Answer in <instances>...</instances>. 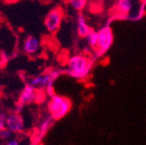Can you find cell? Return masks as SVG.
<instances>
[{
	"label": "cell",
	"mask_w": 146,
	"mask_h": 145,
	"mask_svg": "<svg viewBox=\"0 0 146 145\" xmlns=\"http://www.w3.org/2000/svg\"><path fill=\"white\" fill-rule=\"evenodd\" d=\"M91 67H92V61L84 56L76 55L69 59L67 64V72L72 77L81 79L89 75Z\"/></svg>",
	"instance_id": "obj_1"
},
{
	"label": "cell",
	"mask_w": 146,
	"mask_h": 145,
	"mask_svg": "<svg viewBox=\"0 0 146 145\" xmlns=\"http://www.w3.org/2000/svg\"><path fill=\"white\" fill-rule=\"evenodd\" d=\"M70 108L71 103L70 99L58 95L51 96L48 105L50 115L54 120H59L64 117L70 111Z\"/></svg>",
	"instance_id": "obj_2"
},
{
	"label": "cell",
	"mask_w": 146,
	"mask_h": 145,
	"mask_svg": "<svg viewBox=\"0 0 146 145\" xmlns=\"http://www.w3.org/2000/svg\"><path fill=\"white\" fill-rule=\"evenodd\" d=\"M112 42H113V34H112L111 28L108 25L103 27L98 31V42L97 45L96 57L98 58L99 56L105 53L111 48Z\"/></svg>",
	"instance_id": "obj_3"
},
{
	"label": "cell",
	"mask_w": 146,
	"mask_h": 145,
	"mask_svg": "<svg viewBox=\"0 0 146 145\" xmlns=\"http://www.w3.org/2000/svg\"><path fill=\"white\" fill-rule=\"evenodd\" d=\"M62 19H63V11L61 9L56 8L49 11L44 19V25L47 30L50 32L56 31L61 24Z\"/></svg>",
	"instance_id": "obj_4"
},
{
	"label": "cell",
	"mask_w": 146,
	"mask_h": 145,
	"mask_svg": "<svg viewBox=\"0 0 146 145\" xmlns=\"http://www.w3.org/2000/svg\"><path fill=\"white\" fill-rule=\"evenodd\" d=\"M39 99V92L36 91L34 86L31 84H26L18 99V102L24 105L32 103Z\"/></svg>",
	"instance_id": "obj_5"
},
{
	"label": "cell",
	"mask_w": 146,
	"mask_h": 145,
	"mask_svg": "<svg viewBox=\"0 0 146 145\" xmlns=\"http://www.w3.org/2000/svg\"><path fill=\"white\" fill-rule=\"evenodd\" d=\"M6 128H8L12 133H20L24 130L25 124L19 113H11L7 116Z\"/></svg>",
	"instance_id": "obj_6"
},
{
	"label": "cell",
	"mask_w": 146,
	"mask_h": 145,
	"mask_svg": "<svg viewBox=\"0 0 146 145\" xmlns=\"http://www.w3.org/2000/svg\"><path fill=\"white\" fill-rule=\"evenodd\" d=\"M54 122L53 117L50 115V117H46L45 119H44L42 121V122L40 123L39 129L38 130V133H36V136H35V142H38L46 134V132L49 130V129L50 128V126L52 125Z\"/></svg>",
	"instance_id": "obj_7"
},
{
	"label": "cell",
	"mask_w": 146,
	"mask_h": 145,
	"mask_svg": "<svg viewBox=\"0 0 146 145\" xmlns=\"http://www.w3.org/2000/svg\"><path fill=\"white\" fill-rule=\"evenodd\" d=\"M23 48L25 53L34 54L39 49V41L36 38L33 37V36H29L24 42Z\"/></svg>",
	"instance_id": "obj_8"
},
{
	"label": "cell",
	"mask_w": 146,
	"mask_h": 145,
	"mask_svg": "<svg viewBox=\"0 0 146 145\" xmlns=\"http://www.w3.org/2000/svg\"><path fill=\"white\" fill-rule=\"evenodd\" d=\"M77 22H78V25H77L78 33V35L80 36V37L84 38L85 36L90 32V28L88 26V24L86 23V20H85L83 14H79L78 16Z\"/></svg>",
	"instance_id": "obj_9"
},
{
	"label": "cell",
	"mask_w": 146,
	"mask_h": 145,
	"mask_svg": "<svg viewBox=\"0 0 146 145\" xmlns=\"http://www.w3.org/2000/svg\"><path fill=\"white\" fill-rule=\"evenodd\" d=\"M116 9L121 15H128L132 9L131 0H117Z\"/></svg>",
	"instance_id": "obj_10"
},
{
	"label": "cell",
	"mask_w": 146,
	"mask_h": 145,
	"mask_svg": "<svg viewBox=\"0 0 146 145\" xmlns=\"http://www.w3.org/2000/svg\"><path fill=\"white\" fill-rule=\"evenodd\" d=\"M87 44L91 48H97L98 42V32L90 30V32L84 37Z\"/></svg>",
	"instance_id": "obj_11"
},
{
	"label": "cell",
	"mask_w": 146,
	"mask_h": 145,
	"mask_svg": "<svg viewBox=\"0 0 146 145\" xmlns=\"http://www.w3.org/2000/svg\"><path fill=\"white\" fill-rule=\"evenodd\" d=\"M69 4L71 5V7L76 11H82L85 7L87 4V0H68Z\"/></svg>",
	"instance_id": "obj_12"
},
{
	"label": "cell",
	"mask_w": 146,
	"mask_h": 145,
	"mask_svg": "<svg viewBox=\"0 0 146 145\" xmlns=\"http://www.w3.org/2000/svg\"><path fill=\"white\" fill-rule=\"evenodd\" d=\"M43 79H44V75H39V76L34 77H32V78L30 79L29 84L34 86L35 88H36V87H41Z\"/></svg>",
	"instance_id": "obj_13"
},
{
	"label": "cell",
	"mask_w": 146,
	"mask_h": 145,
	"mask_svg": "<svg viewBox=\"0 0 146 145\" xmlns=\"http://www.w3.org/2000/svg\"><path fill=\"white\" fill-rule=\"evenodd\" d=\"M10 59V55L5 50H0V66H5Z\"/></svg>",
	"instance_id": "obj_14"
},
{
	"label": "cell",
	"mask_w": 146,
	"mask_h": 145,
	"mask_svg": "<svg viewBox=\"0 0 146 145\" xmlns=\"http://www.w3.org/2000/svg\"><path fill=\"white\" fill-rule=\"evenodd\" d=\"M11 131L8 128H4L0 130V139L1 140H8L11 136Z\"/></svg>",
	"instance_id": "obj_15"
},
{
	"label": "cell",
	"mask_w": 146,
	"mask_h": 145,
	"mask_svg": "<svg viewBox=\"0 0 146 145\" xmlns=\"http://www.w3.org/2000/svg\"><path fill=\"white\" fill-rule=\"evenodd\" d=\"M6 118L7 116L4 113H0V130L6 128Z\"/></svg>",
	"instance_id": "obj_16"
},
{
	"label": "cell",
	"mask_w": 146,
	"mask_h": 145,
	"mask_svg": "<svg viewBox=\"0 0 146 145\" xmlns=\"http://www.w3.org/2000/svg\"><path fill=\"white\" fill-rule=\"evenodd\" d=\"M24 106H25L24 104H22L21 103L18 102V103H17V105H16V108H15L16 112H17V113H20V112H22L23 109H24Z\"/></svg>",
	"instance_id": "obj_17"
},
{
	"label": "cell",
	"mask_w": 146,
	"mask_h": 145,
	"mask_svg": "<svg viewBox=\"0 0 146 145\" xmlns=\"http://www.w3.org/2000/svg\"><path fill=\"white\" fill-rule=\"evenodd\" d=\"M6 145H19V143L17 140H11L6 143Z\"/></svg>",
	"instance_id": "obj_18"
},
{
	"label": "cell",
	"mask_w": 146,
	"mask_h": 145,
	"mask_svg": "<svg viewBox=\"0 0 146 145\" xmlns=\"http://www.w3.org/2000/svg\"><path fill=\"white\" fill-rule=\"evenodd\" d=\"M17 56V52H14V53H12V54H11V55H10V58L11 59V58H15Z\"/></svg>",
	"instance_id": "obj_19"
}]
</instances>
